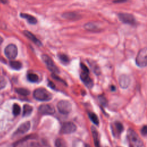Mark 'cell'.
Listing matches in <instances>:
<instances>
[{
  "label": "cell",
  "mask_w": 147,
  "mask_h": 147,
  "mask_svg": "<svg viewBox=\"0 0 147 147\" xmlns=\"http://www.w3.org/2000/svg\"><path fill=\"white\" fill-rule=\"evenodd\" d=\"M34 98L40 101H48L52 98V95L44 88L36 89L33 92Z\"/></svg>",
  "instance_id": "6da1fadb"
},
{
  "label": "cell",
  "mask_w": 147,
  "mask_h": 147,
  "mask_svg": "<svg viewBox=\"0 0 147 147\" xmlns=\"http://www.w3.org/2000/svg\"><path fill=\"white\" fill-rule=\"evenodd\" d=\"M127 137L134 147L143 146V141L134 130L129 129L127 130Z\"/></svg>",
  "instance_id": "7a4b0ae2"
},
{
  "label": "cell",
  "mask_w": 147,
  "mask_h": 147,
  "mask_svg": "<svg viewBox=\"0 0 147 147\" xmlns=\"http://www.w3.org/2000/svg\"><path fill=\"white\" fill-rule=\"evenodd\" d=\"M136 64L140 67H145L147 64V48H144L139 51L136 59Z\"/></svg>",
  "instance_id": "3957f363"
},
{
  "label": "cell",
  "mask_w": 147,
  "mask_h": 147,
  "mask_svg": "<svg viewBox=\"0 0 147 147\" xmlns=\"http://www.w3.org/2000/svg\"><path fill=\"white\" fill-rule=\"evenodd\" d=\"M41 59L44 63L45 64L47 67L48 69L52 72L53 74H59V69L57 68V67L56 65V64L54 63L53 61L52 60V59L48 56L47 55L43 54L41 56Z\"/></svg>",
  "instance_id": "277c9868"
},
{
  "label": "cell",
  "mask_w": 147,
  "mask_h": 147,
  "mask_svg": "<svg viewBox=\"0 0 147 147\" xmlns=\"http://www.w3.org/2000/svg\"><path fill=\"white\" fill-rule=\"evenodd\" d=\"M57 107L59 111L63 114H67L72 110V105L68 101L65 100H60L57 105Z\"/></svg>",
  "instance_id": "5b68a950"
},
{
  "label": "cell",
  "mask_w": 147,
  "mask_h": 147,
  "mask_svg": "<svg viewBox=\"0 0 147 147\" xmlns=\"http://www.w3.org/2000/svg\"><path fill=\"white\" fill-rule=\"evenodd\" d=\"M119 20L124 24L131 25H134L136 23V19L131 14L127 13H119L118 14Z\"/></svg>",
  "instance_id": "8992f818"
},
{
  "label": "cell",
  "mask_w": 147,
  "mask_h": 147,
  "mask_svg": "<svg viewBox=\"0 0 147 147\" xmlns=\"http://www.w3.org/2000/svg\"><path fill=\"white\" fill-rule=\"evenodd\" d=\"M5 56L10 60L14 59L18 54L17 47L14 44H9L4 50Z\"/></svg>",
  "instance_id": "52a82bcc"
},
{
  "label": "cell",
  "mask_w": 147,
  "mask_h": 147,
  "mask_svg": "<svg viewBox=\"0 0 147 147\" xmlns=\"http://www.w3.org/2000/svg\"><path fill=\"white\" fill-rule=\"evenodd\" d=\"M76 130V126L75 123L72 122H67L63 124L59 132L62 134H67L72 133Z\"/></svg>",
  "instance_id": "ba28073f"
},
{
  "label": "cell",
  "mask_w": 147,
  "mask_h": 147,
  "mask_svg": "<svg viewBox=\"0 0 147 147\" xmlns=\"http://www.w3.org/2000/svg\"><path fill=\"white\" fill-rule=\"evenodd\" d=\"M30 136H27L25 137V138H24V140L18 141L17 143L14 144V146H17L18 144L21 142V144L19 147H38L39 144L38 142L29 140L30 138H29Z\"/></svg>",
  "instance_id": "9c48e42d"
},
{
  "label": "cell",
  "mask_w": 147,
  "mask_h": 147,
  "mask_svg": "<svg viewBox=\"0 0 147 147\" xmlns=\"http://www.w3.org/2000/svg\"><path fill=\"white\" fill-rule=\"evenodd\" d=\"M30 127V122L29 121H26L22 123L17 128L16 131L14 133L13 136H18L24 134L28 131Z\"/></svg>",
  "instance_id": "30bf717a"
},
{
  "label": "cell",
  "mask_w": 147,
  "mask_h": 147,
  "mask_svg": "<svg viewBox=\"0 0 147 147\" xmlns=\"http://www.w3.org/2000/svg\"><path fill=\"white\" fill-rule=\"evenodd\" d=\"M39 112L42 114H48L51 115L55 113V108L51 105L43 104L40 106L38 107Z\"/></svg>",
  "instance_id": "8fae6325"
},
{
  "label": "cell",
  "mask_w": 147,
  "mask_h": 147,
  "mask_svg": "<svg viewBox=\"0 0 147 147\" xmlns=\"http://www.w3.org/2000/svg\"><path fill=\"white\" fill-rule=\"evenodd\" d=\"M80 78L87 87L90 88L93 86V82L89 76V72L82 71L80 74Z\"/></svg>",
  "instance_id": "7c38bea8"
},
{
  "label": "cell",
  "mask_w": 147,
  "mask_h": 147,
  "mask_svg": "<svg viewBox=\"0 0 147 147\" xmlns=\"http://www.w3.org/2000/svg\"><path fill=\"white\" fill-rule=\"evenodd\" d=\"M113 134L115 137H118L123 130V126L119 122H115L111 126Z\"/></svg>",
  "instance_id": "4fadbf2b"
},
{
  "label": "cell",
  "mask_w": 147,
  "mask_h": 147,
  "mask_svg": "<svg viewBox=\"0 0 147 147\" xmlns=\"http://www.w3.org/2000/svg\"><path fill=\"white\" fill-rule=\"evenodd\" d=\"M130 78L126 75H122L119 78V84L121 88H126L130 84Z\"/></svg>",
  "instance_id": "5bb4252c"
},
{
  "label": "cell",
  "mask_w": 147,
  "mask_h": 147,
  "mask_svg": "<svg viewBox=\"0 0 147 147\" xmlns=\"http://www.w3.org/2000/svg\"><path fill=\"white\" fill-rule=\"evenodd\" d=\"M24 34L27 38H28L30 40H31L33 42H34L37 45H38V46H41L42 45L41 42L31 32H30L28 30H24Z\"/></svg>",
  "instance_id": "9a60e30c"
},
{
  "label": "cell",
  "mask_w": 147,
  "mask_h": 147,
  "mask_svg": "<svg viewBox=\"0 0 147 147\" xmlns=\"http://www.w3.org/2000/svg\"><path fill=\"white\" fill-rule=\"evenodd\" d=\"M91 133L93 137L94 145L95 147H100V140L98 134V132L94 126H91Z\"/></svg>",
  "instance_id": "2e32d148"
},
{
  "label": "cell",
  "mask_w": 147,
  "mask_h": 147,
  "mask_svg": "<svg viewBox=\"0 0 147 147\" xmlns=\"http://www.w3.org/2000/svg\"><path fill=\"white\" fill-rule=\"evenodd\" d=\"M62 17L67 20H76L79 19L80 16L75 12H65L63 14Z\"/></svg>",
  "instance_id": "e0dca14e"
},
{
  "label": "cell",
  "mask_w": 147,
  "mask_h": 147,
  "mask_svg": "<svg viewBox=\"0 0 147 147\" xmlns=\"http://www.w3.org/2000/svg\"><path fill=\"white\" fill-rule=\"evenodd\" d=\"M20 17L22 18H24L25 19H26L27 20V21L30 24H33L34 25L37 23V21L36 20V18L33 17V16H31L30 14H26V13H21L20 14Z\"/></svg>",
  "instance_id": "ac0fdd59"
},
{
  "label": "cell",
  "mask_w": 147,
  "mask_h": 147,
  "mask_svg": "<svg viewBox=\"0 0 147 147\" xmlns=\"http://www.w3.org/2000/svg\"><path fill=\"white\" fill-rule=\"evenodd\" d=\"M84 28L88 31L91 32H97L98 30H99L98 27L94 24V23L92 22H89L87 24H86L84 25Z\"/></svg>",
  "instance_id": "d6986e66"
},
{
  "label": "cell",
  "mask_w": 147,
  "mask_h": 147,
  "mask_svg": "<svg viewBox=\"0 0 147 147\" xmlns=\"http://www.w3.org/2000/svg\"><path fill=\"white\" fill-rule=\"evenodd\" d=\"M33 111V107L27 104H25L24 105L23 107V113L22 115L24 117H27L30 115Z\"/></svg>",
  "instance_id": "ffe728a7"
},
{
  "label": "cell",
  "mask_w": 147,
  "mask_h": 147,
  "mask_svg": "<svg viewBox=\"0 0 147 147\" xmlns=\"http://www.w3.org/2000/svg\"><path fill=\"white\" fill-rule=\"evenodd\" d=\"M10 67L16 70H20L22 68V64L18 61L11 60L9 63Z\"/></svg>",
  "instance_id": "44dd1931"
},
{
  "label": "cell",
  "mask_w": 147,
  "mask_h": 147,
  "mask_svg": "<svg viewBox=\"0 0 147 147\" xmlns=\"http://www.w3.org/2000/svg\"><path fill=\"white\" fill-rule=\"evenodd\" d=\"M88 117L90 118V119H91V121L95 125H99V119H98V116L94 113H92V112H89L88 113Z\"/></svg>",
  "instance_id": "7402d4cb"
},
{
  "label": "cell",
  "mask_w": 147,
  "mask_h": 147,
  "mask_svg": "<svg viewBox=\"0 0 147 147\" xmlns=\"http://www.w3.org/2000/svg\"><path fill=\"white\" fill-rule=\"evenodd\" d=\"M28 80L32 83H36L38 80V76L34 73H29L27 75Z\"/></svg>",
  "instance_id": "603a6c76"
},
{
  "label": "cell",
  "mask_w": 147,
  "mask_h": 147,
  "mask_svg": "<svg viewBox=\"0 0 147 147\" xmlns=\"http://www.w3.org/2000/svg\"><path fill=\"white\" fill-rule=\"evenodd\" d=\"M56 147H67L65 141L62 138H57L55 141Z\"/></svg>",
  "instance_id": "cb8c5ba5"
},
{
  "label": "cell",
  "mask_w": 147,
  "mask_h": 147,
  "mask_svg": "<svg viewBox=\"0 0 147 147\" xmlns=\"http://www.w3.org/2000/svg\"><path fill=\"white\" fill-rule=\"evenodd\" d=\"M16 91L20 95L26 96L30 94V91L24 88H17L16 89Z\"/></svg>",
  "instance_id": "d4e9b609"
},
{
  "label": "cell",
  "mask_w": 147,
  "mask_h": 147,
  "mask_svg": "<svg viewBox=\"0 0 147 147\" xmlns=\"http://www.w3.org/2000/svg\"><path fill=\"white\" fill-rule=\"evenodd\" d=\"M21 112V107L17 103H14L13 106V113L14 115L17 116L20 114Z\"/></svg>",
  "instance_id": "484cf974"
},
{
  "label": "cell",
  "mask_w": 147,
  "mask_h": 147,
  "mask_svg": "<svg viewBox=\"0 0 147 147\" xmlns=\"http://www.w3.org/2000/svg\"><path fill=\"white\" fill-rule=\"evenodd\" d=\"M59 58V59L61 60V61H62L64 63H68L69 62V59L68 57L65 55V54H62V53H60L58 55Z\"/></svg>",
  "instance_id": "4316f807"
},
{
  "label": "cell",
  "mask_w": 147,
  "mask_h": 147,
  "mask_svg": "<svg viewBox=\"0 0 147 147\" xmlns=\"http://www.w3.org/2000/svg\"><path fill=\"white\" fill-rule=\"evenodd\" d=\"M6 84L7 82L6 79L2 76H0V90L6 87Z\"/></svg>",
  "instance_id": "83f0119b"
},
{
  "label": "cell",
  "mask_w": 147,
  "mask_h": 147,
  "mask_svg": "<svg viewBox=\"0 0 147 147\" xmlns=\"http://www.w3.org/2000/svg\"><path fill=\"white\" fill-rule=\"evenodd\" d=\"M99 100L100 102V103L104 106H106L107 105V100L106 99V98L103 96V95H100L99 96Z\"/></svg>",
  "instance_id": "f1b7e54d"
},
{
  "label": "cell",
  "mask_w": 147,
  "mask_h": 147,
  "mask_svg": "<svg viewBox=\"0 0 147 147\" xmlns=\"http://www.w3.org/2000/svg\"><path fill=\"white\" fill-rule=\"evenodd\" d=\"M52 77L54 79H55V80H57V81H60V82H62L63 83L65 84V82H64L63 79H60L59 76H57L56 74H52Z\"/></svg>",
  "instance_id": "f546056e"
},
{
  "label": "cell",
  "mask_w": 147,
  "mask_h": 147,
  "mask_svg": "<svg viewBox=\"0 0 147 147\" xmlns=\"http://www.w3.org/2000/svg\"><path fill=\"white\" fill-rule=\"evenodd\" d=\"M141 134L143 135V136H146V133H147V128H146V126H144L142 127V128L141 129Z\"/></svg>",
  "instance_id": "4dcf8cb0"
},
{
  "label": "cell",
  "mask_w": 147,
  "mask_h": 147,
  "mask_svg": "<svg viewBox=\"0 0 147 147\" xmlns=\"http://www.w3.org/2000/svg\"><path fill=\"white\" fill-rule=\"evenodd\" d=\"M48 86L51 88H53V89H55V85L53 84V82H49L48 83Z\"/></svg>",
  "instance_id": "1f68e13d"
},
{
  "label": "cell",
  "mask_w": 147,
  "mask_h": 147,
  "mask_svg": "<svg viewBox=\"0 0 147 147\" xmlns=\"http://www.w3.org/2000/svg\"><path fill=\"white\" fill-rule=\"evenodd\" d=\"M127 0H114L113 2L114 3H122L126 2Z\"/></svg>",
  "instance_id": "d6a6232c"
},
{
  "label": "cell",
  "mask_w": 147,
  "mask_h": 147,
  "mask_svg": "<svg viewBox=\"0 0 147 147\" xmlns=\"http://www.w3.org/2000/svg\"><path fill=\"white\" fill-rule=\"evenodd\" d=\"M111 90L112 91H115V87H114V86H111Z\"/></svg>",
  "instance_id": "836d02e7"
},
{
  "label": "cell",
  "mask_w": 147,
  "mask_h": 147,
  "mask_svg": "<svg viewBox=\"0 0 147 147\" xmlns=\"http://www.w3.org/2000/svg\"><path fill=\"white\" fill-rule=\"evenodd\" d=\"M3 38L0 36V44L3 42Z\"/></svg>",
  "instance_id": "e575fe53"
},
{
  "label": "cell",
  "mask_w": 147,
  "mask_h": 147,
  "mask_svg": "<svg viewBox=\"0 0 147 147\" xmlns=\"http://www.w3.org/2000/svg\"><path fill=\"white\" fill-rule=\"evenodd\" d=\"M84 147H91V146H90V145H89L88 144H86Z\"/></svg>",
  "instance_id": "d590c367"
},
{
  "label": "cell",
  "mask_w": 147,
  "mask_h": 147,
  "mask_svg": "<svg viewBox=\"0 0 147 147\" xmlns=\"http://www.w3.org/2000/svg\"><path fill=\"white\" fill-rule=\"evenodd\" d=\"M130 147H133V146H131V145H130Z\"/></svg>",
  "instance_id": "8d00e7d4"
},
{
  "label": "cell",
  "mask_w": 147,
  "mask_h": 147,
  "mask_svg": "<svg viewBox=\"0 0 147 147\" xmlns=\"http://www.w3.org/2000/svg\"><path fill=\"white\" fill-rule=\"evenodd\" d=\"M118 147H119V146H118Z\"/></svg>",
  "instance_id": "74e56055"
}]
</instances>
